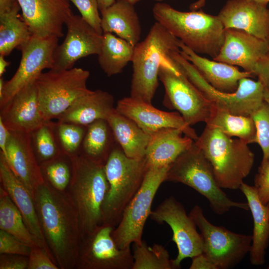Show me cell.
I'll list each match as a JSON object with an SVG mask.
<instances>
[{"instance_id":"cell-1","label":"cell","mask_w":269,"mask_h":269,"mask_svg":"<svg viewBox=\"0 0 269 269\" xmlns=\"http://www.w3.org/2000/svg\"><path fill=\"white\" fill-rule=\"evenodd\" d=\"M33 199L49 249L60 269H75L81 244L76 210L66 192L47 181L35 190Z\"/></svg>"},{"instance_id":"cell-2","label":"cell","mask_w":269,"mask_h":269,"mask_svg":"<svg viewBox=\"0 0 269 269\" xmlns=\"http://www.w3.org/2000/svg\"><path fill=\"white\" fill-rule=\"evenodd\" d=\"M69 157L72 176L66 192L78 215L82 241L102 225V208L109 183L104 163L80 153Z\"/></svg>"},{"instance_id":"cell-3","label":"cell","mask_w":269,"mask_h":269,"mask_svg":"<svg viewBox=\"0 0 269 269\" xmlns=\"http://www.w3.org/2000/svg\"><path fill=\"white\" fill-rule=\"evenodd\" d=\"M152 13L157 22L195 53L212 59L219 54L225 29L218 15L202 9L181 11L161 2L153 5Z\"/></svg>"},{"instance_id":"cell-4","label":"cell","mask_w":269,"mask_h":269,"mask_svg":"<svg viewBox=\"0 0 269 269\" xmlns=\"http://www.w3.org/2000/svg\"><path fill=\"white\" fill-rule=\"evenodd\" d=\"M180 40L158 22L134 46L130 97L151 104L158 87V72L163 64L173 61L172 54L180 51Z\"/></svg>"},{"instance_id":"cell-5","label":"cell","mask_w":269,"mask_h":269,"mask_svg":"<svg viewBox=\"0 0 269 269\" xmlns=\"http://www.w3.org/2000/svg\"><path fill=\"white\" fill-rule=\"evenodd\" d=\"M195 142L210 162L219 186L222 189H240L255 161L248 144L207 124Z\"/></svg>"},{"instance_id":"cell-6","label":"cell","mask_w":269,"mask_h":269,"mask_svg":"<svg viewBox=\"0 0 269 269\" xmlns=\"http://www.w3.org/2000/svg\"><path fill=\"white\" fill-rule=\"evenodd\" d=\"M145 157H128L116 142L105 163L109 189L102 208V225L115 228L140 189L148 169Z\"/></svg>"},{"instance_id":"cell-7","label":"cell","mask_w":269,"mask_h":269,"mask_svg":"<svg viewBox=\"0 0 269 269\" xmlns=\"http://www.w3.org/2000/svg\"><path fill=\"white\" fill-rule=\"evenodd\" d=\"M165 181L181 183L193 188L208 200L217 215H222L232 208L249 210L247 202L234 201L223 191L210 162L195 141L170 165Z\"/></svg>"},{"instance_id":"cell-8","label":"cell","mask_w":269,"mask_h":269,"mask_svg":"<svg viewBox=\"0 0 269 269\" xmlns=\"http://www.w3.org/2000/svg\"><path fill=\"white\" fill-rule=\"evenodd\" d=\"M180 51L173 53L172 58L215 108L234 115L251 116L264 101L265 87L259 80L244 78L240 80L236 91H220L209 84Z\"/></svg>"},{"instance_id":"cell-9","label":"cell","mask_w":269,"mask_h":269,"mask_svg":"<svg viewBox=\"0 0 269 269\" xmlns=\"http://www.w3.org/2000/svg\"><path fill=\"white\" fill-rule=\"evenodd\" d=\"M90 72L81 68L50 70L35 79L39 108L44 119L50 121L65 112L79 98L88 93Z\"/></svg>"},{"instance_id":"cell-10","label":"cell","mask_w":269,"mask_h":269,"mask_svg":"<svg viewBox=\"0 0 269 269\" xmlns=\"http://www.w3.org/2000/svg\"><path fill=\"white\" fill-rule=\"evenodd\" d=\"M158 77L165 90L163 104L166 107L176 110L190 126L207 123L213 106L175 60L162 64Z\"/></svg>"},{"instance_id":"cell-11","label":"cell","mask_w":269,"mask_h":269,"mask_svg":"<svg viewBox=\"0 0 269 269\" xmlns=\"http://www.w3.org/2000/svg\"><path fill=\"white\" fill-rule=\"evenodd\" d=\"M189 215L200 230L203 241V253L217 269H232L249 253L252 235L236 233L213 225L199 205L194 206Z\"/></svg>"},{"instance_id":"cell-12","label":"cell","mask_w":269,"mask_h":269,"mask_svg":"<svg viewBox=\"0 0 269 269\" xmlns=\"http://www.w3.org/2000/svg\"><path fill=\"white\" fill-rule=\"evenodd\" d=\"M169 166L148 168L140 189L112 231L113 238L119 248H130L131 244H139L142 241L144 226L151 212L153 200L159 186L165 181Z\"/></svg>"},{"instance_id":"cell-13","label":"cell","mask_w":269,"mask_h":269,"mask_svg":"<svg viewBox=\"0 0 269 269\" xmlns=\"http://www.w3.org/2000/svg\"><path fill=\"white\" fill-rule=\"evenodd\" d=\"M59 38L32 35L18 48L21 52L19 66L13 76L4 83L0 95V108H3L22 88L34 80L45 69H51Z\"/></svg>"},{"instance_id":"cell-14","label":"cell","mask_w":269,"mask_h":269,"mask_svg":"<svg viewBox=\"0 0 269 269\" xmlns=\"http://www.w3.org/2000/svg\"><path fill=\"white\" fill-rule=\"evenodd\" d=\"M150 217L158 224H167L172 231V240L178 249L177 257L172 259L176 269L180 268V264L185 259L203 253V241L197 226L187 214L183 205L174 196L165 199L151 211Z\"/></svg>"},{"instance_id":"cell-15","label":"cell","mask_w":269,"mask_h":269,"mask_svg":"<svg viewBox=\"0 0 269 269\" xmlns=\"http://www.w3.org/2000/svg\"><path fill=\"white\" fill-rule=\"evenodd\" d=\"M114 228L102 225L81 241L76 269H132L130 248H119L112 237Z\"/></svg>"},{"instance_id":"cell-16","label":"cell","mask_w":269,"mask_h":269,"mask_svg":"<svg viewBox=\"0 0 269 269\" xmlns=\"http://www.w3.org/2000/svg\"><path fill=\"white\" fill-rule=\"evenodd\" d=\"M67 33L61 44L56 47L50 70L71 69L80 59L100 51L103 34L98 33L81 16L73 14L66 22Z\"/></svg>"},{"instance_id":"cell-17","label":"cell","mask_w":269,"mask_h":269,"mask_svg":"<svg viewBox=\"0 0 269 269\" xmlns=\"http://www.w3.org/2000/svg\"><path fill=\"white\" fill-rule=\"evenodd\" d=\"M16 0L32 35L40 37H62L63 26L74 14L68 0Z\"/></svg>"},{"instance_id":"cell-18","label":"cell","mask_w":269,"mask_h":269,"mask_svg":"<svg viewBox=\"0 0 269 269\" xmlns=\"http://www.w3.org/2000/svg\"><path fill=\"white\" fill-rule=\"evenodd\" d=\"M121 114L134 122L143 131L151 135L164 128H175L195 141L197 133L177 112H165L154 107L151 104L131 97L119 100L115 107Z\"/></svg>"},{"instance_id":"cell-19","label":"cell","mask_w":269,"mask_h":269,"mask_svg":"<svg viewBox=\"0 0 269 269\" xmlns=\"http://www.w3.org/2000/svg\"><path fill=\"white\" fill-rule=\"evenodd\" d=\"M269 53V39L259 38L244 30L228 28L225 29L220 52L213 60L239 66L254 74L257 64Z\"/></svg>"},{"instance_id":"cell-20","label":"cell","mask_w":269,"mask_h":269,"mask_svg":"<svg viewBox=\"0 0 269 269\" xmlns=\"http://www.w3.org/2000/svg\"><path fill=\"white\" fill-rule=\"evenodd\" d=\"M10 133L6 156L3 157L12 172L33 197L35 190L45 180L33 149L31 133L11 131Z\"/></svg>"},{"instance_id":"cell-21","label":"cell","mask_w":269,"mask_h":269,"mask_svg":"<svg viewBox=\"0 0 269 269\" xmlns=\"http://www.w3.org/2000/svg\"><path fill=\"white\" fill-rule=\"evenodd\" d=\"M0 119L9 131L30 134L46 122L40 110L35 79L0 109Z\"/></svg>"},{"instance_id":"cell-22","label":"cell","mask_w":269,"mask_h":269,"mask_svg":"<svg viewBox=\"0 0 269 269\" xmlns=\"http://www.w3.org/2000/svg\"><path fill=\"white\" fill-rule=\"evenodd\" d=\"M225 29L269 39V9L253 0H228L217 15Z\"/></svg>"},{"instance_id":"cell-23","label":"cell","mask_w":269,"mask_h":269,"mask_svg":"<svg viewBox=\"0 0 269 269\" xmlns=\"http://www.w3.org/2000/svg\"><path fill=\"white\" fill-rule=\"evenodd\" d=\"M0 186L6 191L18 208L29 230L53 257L41 229L32 194L12 172L0 153Z\"/></svg>"},{"instance_id":"cell-24","label":"cell","mask_w":269,"mask_h":269,"mask_svg":"<svg viewBox=\"0 0 269 269\" xmlns=\"http://www.w3.org/2000/svg\"><path fill=\"white\" fill-rule=\"evenodd\" d=\"M179 47L182 56L196 68L209 84L220 91L234 92L237 89L241 79L255 76L251 72L240 71L237 66L202 57L181 41Z\"/></svg>"},{"instance_id":"cell-25","label":"cell","mask_w":269,"mask_h":269,"mask_svg":"<svg viewBox=\"0 0 269 269\" xmlns=\"http://www.w3.org/2000/svg\"><path fill=\"white\" fill-rule=\"evenodd\" d=\"M175 128H164L151 135L144 157L148 168L170 165L195 141Z\"/></svg>"},{"instance_id":"cell-26","label":"cell","mask_w":269,"mask_h":269,"mask_svg":"<svg viewBox=\"0 0 269 269\" xmlns=\"http://www.w3.org/2000/svg\"><path fill=\"white\" fill-rule=\"evenodd\" d=\"M114 99L109 92L90 90L79 98L57 119L61 123L86 126L100 119H107L115 108Z\"/></svg>"},{"instance_id":"cell-27","label":"cell","mask_w":269,"mask_h":269,"mask_svg":"<svg viewBox=\"0 0 269 269\" xmlns=\"http://www.w3.org/2000/svg\"><path fill=\"white\" fill-rule=\"evenodd\" d=\"M240 189L247 199L254 222L250 261L253 265H263L265 263L266 250L269 244V208L260 199L255 186L243 182Z\"/></svg>"},{"instance_id":"cell-28","label":"cell","mask_w":269,"mask_h":269,"mask_svg":"<svg viewBox=\"0 0 269 269\" xmlns=\"http://www.w3.org/2000/svg\"><path fill=\"white\" fill-rule=\"evenodd\" d=\"M101 13L103 33H114L134 46L139 42L141 28L134 5L117 0Z\"/></svg>"},{"instance_id":"cell-29","label":"cell","mask_w":269,"mask_h":269,"mask_svg":"<svg viewBox=\"0 0 269 269\" xmlns=\"http://www.w3.org/2000/svg\"><path fill=\"white\" fill-rule=\"evenodd\" d=\"M106 120L116 142L128 157H144L151 135L143 131L133 120L120 113L115 108Z\"/></svg>"},{"instance_id":"cell-30","label":"cell","mask_w":269,"mask_h":269,"mask_svg":"<svg viewBox=\"0 0 269 269\" xmlns=\"http://www.w3.org/2000/svg\"><path fill=\"white\" fill-rule=\"evenodd\" d=\"M102 35L98 61L104 72L110 77L121 73L132 61L135 46L112 33L105 32Z\"/></svg>"},{"instance_id":"cell-31","label":"cell","mask_w":269,"mask_h":269,"mask_svg":"<svg viewBox=\"0 0 269 269\" xmlns=\"http://www.w3.org/2000/svg\"><path fill=\"white\" fill-rule=\"evenodd\" d=\"M116 143L107 120H98L87 126L80 153L105 163Z\"/></svg>"},{"instance_id":"cell-32","label":"cell","mask_w":269,"mask_h":269,"mask_svg":"<svg viewBox=\"0 0 269 269\" xmlns=\"http://www.w3.org/2000/svg\"><path fill=\"white\" fill-rule=\"evenodd\" d=\"M20 9L16 0L9 10L0 13V55H9L32 36L28 25L20 17Z\"/></svg>"},{"instance_id":"cell-33","label":"cell","mask_w":269,"mask_h":269,"mask_svg":"<svg viewBox=\"0 0 269 269\" xmlns=\"http://www.w3.org/2000/svg\"><path fill=\"white\" fill-rule=\"evenodd\" d=\"M206 124L218 128L229 137H236L248 144L257 142L256 124L250 116L234 115L213 107Z\"/></svg>"},{"instance_id":"cell-34","label":"cell","mask_w":269,"mask_h":269,"mask_svg":"<svg viewBox=\"0 0 269 269\" xmlns=\"http://www.w3.org/2000/svg\"><path fill=\"white\" fill-rule=\"evenodd\" d=\"M0 229L16 237L30 246L38 245L42 247L27 227L21 213L8 194L1 186Z\"/></svg>"},{"instance_id":"cell-35","label":"cell","mask_w":269,"mask_h":269,"mask_svg":"<svg viewBox=\"0 0 269 269\" xmlns=\"http://www.w3.org/2000/svg\"><path fill=\"white\" fill-rule=\"evenodd\" d=\"M132 269H176L167 250L162 245L148 246L146 242L133 245Z\"/></svg>"},{"instance_id":"cell-36","label":"cell","mask_w":269,"mask_h":269,"mask_svg":"<svg viewBox=\"0 0 269 269\" xmlns=\"http://www.w3.org/2000/svg\"><path fill=\"white\" fill-rule=\"evenodd\" d=\"M34 151L39 163L54 159L64 154L55 134L53 123L46 122L31 133Z\"/></svg>"},{"instance_id":"cell-37","label":"cell","mask_w":269,"mask_h":269,"mask_svg":"<svg viewBox=\"0 0 269 269\" xmlns=\"http://www.w3.org/2000/svg\"><path fill=\"white\" fill-rule=\"evenodd\" d=\"M40 165L45 180L56 190L66 192L72 176L70 157L62 154Z\"/></svg>"},{"instance_id":"cell-38","label":"cell","mask_w":269,"mask_h":269,"mask_svg":"<svg viewBox=\"0 0 269 269\" xmlns=\"http://www.w3.org/2000/svg\"><path fill=\"white\" fill-rule=\"evenodd\" d=\"M53 127L62 153L69 157L79 153L87 127L57 122Z\"/></svg>"},{"instance_id":"cell-39","label":"cell","mask_w":269,"mask_h":269,"mask_svg":"<svg viewBox=\"0 0 269 269\" xmlns=\"http://www.w3.org/2000/svg\"><path fill=\"white\" fill-rule=\"evenodd\" d=\"M251 117L256 124L257 143L263 152L261 163L269 162V104L264 100Z\"/></svg>"},{"instance_id":"cell-40","label":"cell","mask_w":269,"mask_h":269,"mask_svg":"<svg viewBox=\"0 0 269 269\" xmlns=\"http://www.w3.org/2000/svg\"><path fill=\"white\" fill-rule=\"evenodd\" d=\"M79 11L81 17L98 33L103 34L101 17L97 0H68ZM100 11V10H99Z\"/></svg>"},{"instance_id":"cell-41","label":"cell","mask_w":269,"mask_h":269,"mask_svg":"<svg viewBox=\"0 0 269 269\" xmlns=\"http://www.w3.org/2000/svg\"><path fill=\"white\" fill-rule=\"evenodd\" d=\"M31 246L18 238L0 229V254H13L28 257Z\"/></svg>"},{"instance_id":"cell-42","label":"cell","mask_w":269,"mask_h":269,"mask_svg":"<svg viewBox=\"0 0 269 269\" xmlns=\"http://www.w3.org/2000/svg\"><path fill=\"white\" fill-rule=\"evenodd\" d=\"M27 269H60L51 255L42 247L31 246Z\"/></svg>"},{"instance_id":"cell-43","label":"cell","mask_w":269,"mask_h":269,"mask_svg":"<svg viewBox=\"0 0 269 269\" xmlns=\"http://www.w3.org/2000/svg\"><path fill=\"white\" fill-rule=\"evenodd\" d=\"M254 183L260 199L267 205L269 204V162L261 163Z\"/></svg>"},{"instance_id":"cell-44","label":"cell","mask_w":269,"mask_h":269,"mask_svg":"<svg viewBox=\"0 0 269 269\" xmlns=\"http://www.w3.org/2000/svg\"><path fill=\"white\" fill-rule=\"evenodd\" d=\"M28 263L27 256L0 254V269H27Z\"/></svg>"},{"instance_id":"cell-45","label":"cell","mask_w":269,"mask_h":269,"mask_svg":"<svg viewBox=\"0 0 269 269\" xmlns=\"http://www.w3.org/2000/svg\"><path fill=\"white\" fill-rule=\"evenodd\" d=\"M254 74L258 77L264 87L269 91V53L257 64Z\"/></svg>"},{"instance_id":"cell-46","label":"cell","mask_w":269,"mask_h":269,"mask_svg":"<svg viewBox=\"0 0 269 269\" xmlns=\"http://www.w3.org/2000/svg\"><path fill=\"white\" fill-rule=\"evenodd\" d=\"M191 259L190 269H217L216 266L203 253Z\"/></svg>"},{"instance_id":"cell-47","label":"cell","mask_w":269,"mask_h":269,"mask_svg":"<svg viewBox=\"0 0 269 269\" xmlns=\"http://www.w3.org/2000/svg\"><path fill=\"white\" fill-rule=\"evenodd\" d=\"M10 134V131L6 127L1 119H0V153L4 157L6 156V146Z\"/></svg>"},{"instance_id":"cell-48","label":"cell","mask_w":269,"mask_h":269,"mask_svg":"<svg viewBox=\"0 0 269 269\" xmlns=\"http://www.w3.org/2000/svg\"><path fill=\"white\" fill-rule=\"evenodd\" d=\"M16 1V0H0V13L9 10Z\"/></svg>"},{"instance_id":"cell-49","label":"cell","mask_w":269,"mask_h":269,"mask_svg":"<svg viewBox=\"0 0 269 269\" xmlns=\"http://www.w3.org/2000/svg\"><path fill=\"white\" fill-rule=\"evenodd\" d=\"M98 4L99 9L100 12L104 10L108 7L113 5L116 0H97Z\"/></svg>"},{"instance_id":"cell-50","label":"cell","mask_w":269,"mask_h":269,"mask_svg":"<svg viewBox=\"0 0 269 269\" xmlns=\"http://www.w3.org/2000/svg\"><path fill=\"white\" fill-rule=\"evenodd\" d=\"M4 56L0 55V76L1 77L5 72L6 67L10 63L7 61L4 58Z\"/></svg>"},{"instance_id":"cell-51","label":"cell","mask_w":269,"mask_h":269,"mask_svg":"<svg viewBox=\"0 0 269 269\" xmlns=\"http://www.w3.org/2000/svg\"><path fill=\"white\" fill-rule=\"evenodd\" d=\"M206 0H199L198 1L193 3L190 6L191 10H196L203 6Z\"/></svg>"},{"instance_id":"cell-52","label":"cell","mask_w":269,"mask_h":269,"mask_svg":"<svg viewBox=\"0 0 269 269\" xmlns=\"http://www.w3.org/2000/svg\"><path fill=\"white\" fill-rule=\"evenodd\" d=\"M264 100L269 104V91L265 88Z\"/></svg>"},{"instance_id":"cell-53","label":"cell","mask_w":269,"mask_h":269,"mask_svg":"<svg viewBox=\"0 0 269 269\" xmlns=\"http://www.w3.org/2000/svg\"><path fill=\"white\" fill-rule=\"evenodd\" d=\"M258 3L267 6L268 4L269 3V0H253Z\"/></svg>"},{"instance_id":"cell-54","label":"cell","mask_w":269,"mask_h":269,"mask_svg":"<svg viewBox=\"0 0 269 269\" xmlns=\"http://www.w3.org/2000/svg\"><path fill=\"white\" fill-rule=\"evenodd\" d=\"M125 0L133 5H134V4H135L136 3L142 0Z\"/></svg>"},{"instance_id":"cell-55","label":"cell","mask_w":269,"mask_h":269,"mask_svg":"<svg viewBox=\"0 0 269 269\" xmlns=\"http://www.w3.org/2000/svg\"><path fill=\"white\" fill-rule=\"evenodd\" d=\"M155 0L157 2H161V1L163 0Z\"/></svg>"},{"instance_id":"cell-56","label":"cell","mask_w":269,"mask_h":269,"mask_svg":"<svg viewBox=\"0 0 269 269\" xmlns=\"http://www.w3.org/2000/svg\"><path fill=\"white\" fill-rule=\"evenodd\" d=\"M268 208H269V204L267 205Z\"/></svg>"},{"instance_id":"cell-57","label":"cell","mask_w":269,"mask_h":269,"mask_svg":"<svg viewBox=\"0 0 269 269\" xmlns=\"http://www.w3.org/2000/svg\"><path fill=\"white\" fill-rule=\"evenodd\" d=\"M267 269H269V265L268 266Z\"/></svg>"}]
</instances>
